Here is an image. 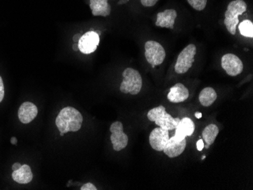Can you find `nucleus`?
<instances>
[{"instance_id": "1", "label": "nucleus", "mask_w": 253, "mask_h": 190, "mask_svg": "<svg viewBox=\"0 0 253 190\" xmlns=\"http://www.w3.org/2000/svg\"><path fill=\"white\" fill-rule=\"evenodd\" d=\"M147 117L150 121L155 122L158 127H162L169 131L174 130L180 120L178 117L174 118L170 114L167 113L166 108L163 106L149 110Z\"/></svg>"}, {"instance_id": "2", "label": "nucleus", "mask_w": 253, "mask_h": 190, "mask_svg": "<svg viewBox=\"0 0 253 190\" xmlns=\"http://www.w3.org/2000/svg\"><path fill=\"white\" fill-rule=\"evenodd\" d=\"M123 81L121 84V91L123 93L137 95L141 91L143 80L140 72L134 69L127 68L124 71Z\"/></svg>"}, {"instance_id": "3", "label": "nucleus", "mask_w": 253, "mask_h": 190, "mask_svg": "<svg viewBox=\"0 0 253 190\" xmlns=\"http://www.w3.org/2000/svg\"><path fill=\"white\" fill-rule=\"evenodd\" d=\"M166 55L164 47L159 42L151 40L145 43V56L153 68L163 64Z\"/></svg>"}, {"instance_id": "4", "label": "nucleus", "mask_w": 253, "mask_h": 190, "mask_svg": "<svg viewBox=\"0 0 253 190\" xmlns=\"http://www.w3.org/2000/svg\"><path fill=\"white\" fill-rule=\"evenodd\" d=\"M197 54V47L194 44H190L184 48L177 58L174 70L179 75L185 74L191 68L195 62L194 56Z\"/></svg>"}, {"instance_id": "5", "label": "nucleus", "mask_w": 253, "mask_h": 190, "mask_svg": "<svg viewBox=\"0 0 253 190\" xmlns=\"http://www.w3.org/2000/svg\"><path fill=\"white\" fill-rule=\"evenodd\" d=\"M111 141L113 145L115 151H122L126 148L128 143V137L124 133L123 124L122 122L116 121L111 125Z\"/></svg>"}, {"instance_id": "6", "label": "nucleus", "mask_w": 253, "mask_h": 190, "mask_svg": "<svg viewBox=\"0 0 253 190\" xmlns=\"http://www.w3.org/2000/svg\"><path fill=\"white\" fill-rule=\"evenodd\" d=\"M221 67L227 72V75L235 76L242 73L244 64L240 58L234 54L228 53L221 58Z\"/></svg>"}, {"instance_id": "7", "label": "nucleus", "mask_w": 253, "mask_h": 190, "mask_svg": "<svg viewBox=\"0 0 253 190\" xmlns=\"http://www.w3.org/2000/svg\"><path fill=\"white\" fill-rule=\"evenodd\" d=\"M99 44V35L95 31H88L81 37L78 41V49L82 53H93L97 49Z\"/></svg>"}, {"instance_id": "8", "label": "nucleus", "mask_w": 253, "mask_h": 190, "mask_svg": "<svg viewBox=\"0 0 253 190\" xmlns=\"http://www.w3.org/2000/svg\"><path fill=\"white\" fill-rule=\"evenodd\" d=\"M170 137L169 131L162 127H158L150 133L149 144L153 150L157 152H163Z\"/></svg>"}, {"instance_id": "9", "label": "nucleus", "mask_w": 253, "mask_h": 190, "mask_svg": "<svg viewBox=\"0 0 253 190\" xmlns=\"http://www.w3.org/2000/svg\"><path fill=\"white\" fill-rule=\"evenodd\" d=\"M186 146H187L186 138L179 139L174 136L169 138V142L163 152H164L165 154L169 156L170 158H176L184 152Z\"/></svg>"}, {"instance_id": "10", "label": "nucleus", "mask_w": 253, "mask_h": 190, "mask_svg": "<svg viewBox=\"0 0 253 190\" xmlns=\"http://www.w3.org/2000/svg\"><path fill=\"white\" fill-rule=\"evenodd\" d=\"M38 109L34 103L25 102L18 109V118L23 124H29L37 117Z\"/></svg>"}, {"instance_id": "11", "label": "nucleus", "mask_w": 253, "mask_h": 190, "mask_svg": "<svg viewBox=\"0 0 253 190\" xmlns=\"http://www.w3.org/2000/svg\"><path fill=\"white\" fill-rule=\"evenodd\" d=\"M190 96L188 89L182 83H177L170 89L168 99L172 103H180L186 101Z\"/></svg>"}, {"instance_id": "12", "label": "nucleus", "mask_w": 253, "mask_h": 190, "mask_svg": "<svg viewBox=\"0 0 253 190\" xmlns=\"http://www.w3.org/2000/svg\"><path fill=\"white\" fill-rule=\"evenodd\" d=\"M174 136L179 139H185L187 137H191L194 133V122L190 117H183L180 120L176 127Z\"/></svg>"}, {"instance_id": "13", "label": "nucleus", "mask_w": 253, "mask_h": 190, "mask_svg": "<svg viewBox=\"0 0 253 190\" xmlns=\"http://www.w3.org/2000/svg\"><path fill=\"white\" fill-rule=\"evenodd\" d=\"M177 16V12L174 9H167L163 12H159L157 14L156 25L161 28L173 29Z\"/></svg>"}, {"instance_id": "14", "label": "nucleus", "mask_w": 253, "mask_h": 190, "mask_svg": "<svg viewBox=\"0 0 253 190\" xmlns=\"http://www.w3.org/2000/svg\"><path fill=\"white\" fill-rule=\"evenodd\" d=\"M89 8L93 16H109L111 13V6L108 0H90Z\"/></svg>"}, {"instance_id": "15", "label": "nucleus", "mask_w": 253, "mask_h": 190, "mask_svg": "<svg viewBox=\"0 0 253 190\" xmlns=\"http://www.w3.org/2000/svg\"><path fill=\"white\" fill-rule=\"evenodd\" d=\"M11 177L18 184H27L32 181L33 173L28 164H23L19 169L13 171Z\"/></svg>"}, {"instance_id": "16", "label": "nucleus", "mask_w": 253, "mask_h": 190, "mask_svg": "<svg viewBox=\"0 0 253 190\" xmlns=\"http://www.w3.org/2000/svg\"><path fill=\"white\" fill-rule=\"evenodd\" d=\"M218 133H219V129L214 124H210L203 130L202 135H203V141L206 143L204 148L210 149V146L214 143V140H216Z\"/></svg>"}, {"instance_id": "17", "label": "nucleus", "mask_w": 253, "mask_h": 190, "mask_svg": "<svg viewBox=\"0 0 253 190\" xmlns=\"http://www.w3.org/2000/svg\"><path fill=\"white\" fill-rule=\"evenodd\" d=\"M217 97V93L213 88L206 87L200 92L199 100L202 106L210 107L215 102Z\"/></svg>"}, {"instance_id": "18", "label": "nucleus", "mask_w": 253, "mask_h": 190, "mask_svg": "<svg viewBox=\"0 0 253 190\" xmlns=\"http://www.w3.org/2000/svg\"><path fill=\"white\" fill-rule=\"evenodd\" d=\"M239 31L241 35L246 38H253V23L250 20H244L239 25Z\"/></svg>"}, {"instance_id": "19", "label": "nucleus", "mask_w": 253, "mask_h": 190, "mask_svg": "<svg viewBox=\"0 0 253 190\" xmlns=\"http://www.w3.org/2000/svg\"><path fill=\"white\" fill-rule=\"evenodd\" d=\"M187 2L197 11H203L207 4V0H187Z\"/></svg>"}, {"instance_id": "20", "label": "nucleus", "mask_w": 253, "mask_h": 190, "mask_svg": "<svg viewBox=\"0 0 253 190\" xmlns=\"http://www.w3.org/2000/svg\"><path fill=\"white\" fill-rule=\"evenodd\" d=\"M4 96H5V89H4L3 81L1 76H0V103L3 100Z\"/></svg>"}, {"instance_id": "21", "label": "nucleus", "mask_w": 253, "mask_h": 190, "mask_svg": "<svg viewBox=\"0 0 253 190\" xmlns=\"http://www.w3.org/2000/svg\"><path fill=\"white\" fill-rule=\"evenodd\" d=\"M81 190H97V188L91 183H87V184H84L82 186Z\"/></svg>"}, {"instance_id": "22", "label": "nucleus", "mask_w": 253, "mask_h": 190, "mask_svg": "<svg viewBox=\"0 0 253 190\" xmlns=\"http://www.w3.org/2000/svg\"><path fill=\"white\" fill-rule=\"evenodd\" d=\"M204 141L202 139H200V140H198L197 143V148L198 151L201 152L203 151V149H204Z\"/></svg>"}, {"instance_id": "23", "label": "nucleus", "mask_w": 253, "mask_h": 190, "mask_svg": "<svg viewBox=\"0 0 253 190\" xmlns=\"http://www.w3.org/2000/svg\"><path fill=\"white\" fill-rule=\"evenodd\" d=\"M21 167V164H20V163H15V164L12 165V170H13V171H16V170L19 169Z\"/></svg>"}, {"instance_id": "24", "label": "nucleus", "mask_w": 253, "mask_h": 190, "mask_svg": "<svg viewBox=\"0 0 253 190\" xmlns=\"http://www.w3.org/2000/svg\"><path fill=\"white\" fill-rule=\"evenodd\" d=\"M11 143L12 145H16L18 143V140H17L16 137H11Z\"/></svg>"}, {"instance_id": "25", "label": "nucleus", "mask_w": 253, "mask_h": 190, "mask_svg": "<svg viewBox=\"0 0 253 190\" xmlns=\"http://www.w3.org/2000/svg\"><path fill=\"white\" fill-rule=\"evenodd\" d=\"M81 37H82V35H75V37L73 38L74 41H75V42H78V41H79L80 38H81Z\"/></svg>"}, {"instance_id": "26", "label": "nucleus", "mask_w": 253, "mask_h": 190, "mask_svg": "<svg viewBox=\"0 0 253 190\" xmlns=\"http://www.w3.org/2000/svg\"><path fill=\"white\" fill-rule=\"evenodd\" d=\"M202 113H195V116H196V117H197V119H200L202 117Z\"/></svg>"}, {"instance_id": "27", "label": "nucleus", "mask_w": 253, "mask_h": 190, "mask_svg": "<svg viewBox=\"0 0 253 190\" xmlns=\"http://www.w3.org/2000/svg\"><path fill=\"white\" fill-rule=\"evenodd\" d=\"M73 49L75 51H78L79 50V49H78V45L77 43H75L73 45Z\"/></svg>"}, {"instance_id": "28", "label": "nucleus", "mask_w": 253, "mask_h": 190, "mask_svg": "<svg viewBox=\"0 0 253 190\" xmlns=\"http://www.w3.org/2000/svg\"><path fill=\"white\" fill-rule=\"evenodd\" d=\"M205 158H206V155H203V158H202V159H205Z\"/></svg>"}]
</instances>
